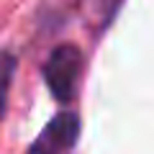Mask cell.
I'll use <instances>...</instances> for the list:
<instances>
[{
  "label": "cell",
  "instance_id": "2",
  "mask_svg": "<svg viewBox=\"0 0 154 154\" xmlns=\"http://www.w3.org/2000/svg\"><path fill=\"white\" fill-rule=\"evenodd\" d=\"M77 136H80V118L64 110L46 123V128L31 144L28 154H64L67 149L75 146Z\"/></svg>",
  "mask_w": 154,
  "mask_h": 154
},
{
  "label": "cell",
  "instance_id": "4",
  "mask_svg": "<svg viewBox=\"0 0 154 154\" xmlns=\"http://www.w3.org/2000/svg\"><path fill=\"white\" fill-rule=\"evenodd\" d=\"M116 5H118V0H116Z\"/></svg>",
  "mask_w": 154,
  "mask_h": 154
},
{
  "label": "cell",
  "instance_id": "1",
  "mask_svg": "<svg viewBox=\"0 0 154 154\" xmlns=\"http://www.w3.org/2000/svg\"><path fill=\"white\" fill-rule=\"evenodd\" d=\"M82 51L75 44H59L49 54L44 64V80L49 85L51 95L62 103L75 98L77 88H80V77H82Z\"/></svg>",
  "mask_w": 154,
  "mask_h": 154
},
{
  "label": "cell",
  "instance_id": "3",
  "mask_svg": "<svg viewBox=\"0 0 154 154\" xmlns=\"http://www.w3.org/2000/svg\"><path fill=\"white\" fill-rule=\"evenodd\" d=\"M16 57L8 51H0V118L5 116L8 108V93H11V82H13V72H16Z\"/></svg>",
  "mask_w": 154,
  "mask_h": 154
}]
</instances>
